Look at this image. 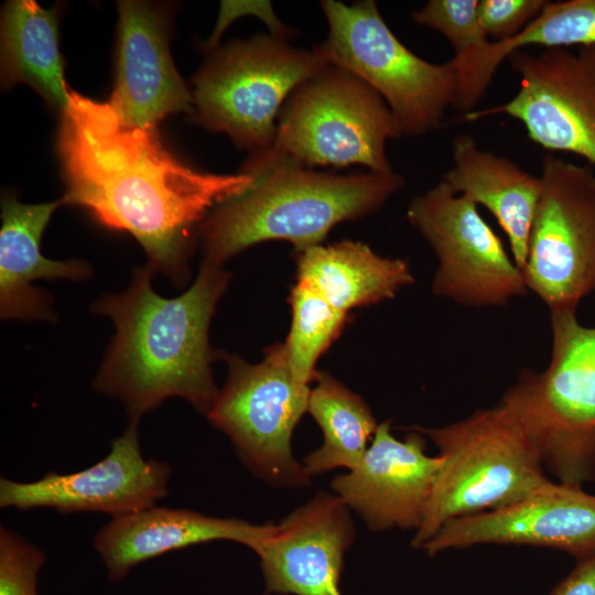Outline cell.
Listing matches in <instances>:
<instances>
[{
  "label": "cell",
  "instance_id": "13",
  "mask_svg": "<svg viewBox=\"0 0 595 595\" xmlns=\"http://www.w3.org/2000/svg\"><path fill=\"white\" fill-rule=\"evenodd\" d=\"M138 423L129 421L123 433L111 442L108 455L86 469L47 473L31 483L1 477V508L104 512L116 518L155 506L167 494L171 466L142 456Z\"/></svg>",
  "mask_w": 595,
  "mask_h": 595
},
{
  "label": "cell",
  "instance_id": "8",
  "mask_svg": "<svg viewBox=\"0 0 595 595\" xmlns=\"http://www.w3.org/2000/svg\"><path fill=\"white\" fill-rule=\"evenodd\" d=\"M400 137L383 98L354 74L328 65L291 93L269 150L310 169L358 164L389 173L386 145Z\"/></svg>",
  "mask_w": 595,
  "mask_h": 595
},
{
  "label": "cell",
  "instance_id": "6",
  "mask_svg": "<svg viewBox=\"0 0 595 595\" xmlns=\"http://www.w3.org/2000/svg\"><path fill=\"white\" fill-rule=\"evenodd\" d=\"M328 66L314 50L258 34L213 52L193 78V118L251 153L269 150L291 93Z\"/></svg>",
  "mask_w": 595,
  "mask_h": 595
},
{
  "label": "cell",
  "instance_id": "5",
  "mask_svg": "<svg viewBox=\"0 0 595 595\" xmlns=\"http://www.w3.org/2000/svg\"><path fill=\"white\" fill-rule=\"evenodd\" d=\"M552 351L543 371L523 369L500 399L559 483L595 482V327L576 310L550 311Z\"/></svg>",
  "mask_w": 595,
  "mask_h": 595
},
{
  "label": "cell",
  "instance_id": "10",
  "mask_svg": "<svg viewBox=\"0 0 595 595\" xmlns=\"http://www.w3.org/2000/svg\"><path fill=\"white\" fill-rule=\"evenodd\" d=\"M539 177L524 282L550 311L576 310L595 292V172L545 154Z\"/></svg>",
  "mask_w": 595,
  "mask_h": 595
},
{
  "label": "cell",
  "instance_id": "12",
  "mask_svg": "<svg viewBox=\"0 0 595 595\" xmlns=\"http://www.w3.org/2000/svg\"><path fill=\"white\" fill-rule=\"evenodd\" d=\"M569 48L512 53L507 61L519 76L516 95L502 105L467 112L464 120L508 115L543 149L595 165V45Z\"/></svg>",
  "mask_w": 595,
  "mask_h": 595
},
{
  "label": "cell",
  "instance_id": "14",
  "mask_svg": "<svg viewBox=\"0 0 595 595\" xmlns=\"http://www.w3.org/2000/svg\"><path fill=\"white\" fill-rule=\"evenodd\" d=\"M478 544L533 545L577 561L595 555V495L554 483L502 509L446 521L422 549L429 555Z\"/></svg>",
  "mask_w": 595,
  "mask_h": 595
},
{
  "label": "cell",
  "instance_id": "18",
  "mask_svg": "<svg viewBox=\"0 0 595 595\" xmlns=\"http://www.w3.org/2000/svg\"><path fill=\"white\" fill-rule=\"evenodd\" d=\"M274 529L273 523L259 526L237 518L152 506L112 518L95 536L94 547L109 578L120 582L143 561L209 541H236L257 553Z\"/></svg>",
  "mask_w": 595,
  "mask_h": 595
},
{
  "label": "cell",
  "instance_id": "25",
  "mask_svg": "<svg viewBox=\"0 0 595 595\" xmlns=\"http://www.w3.org/2000/svg\"><path fill=\"white\" fill-rule=\"evenodd\" d=\"M289 302L292 309L290 333L284 342L294 378L309 386L317 374L320 356L340 335L348 313L337 310L320 293L296 281Z\"/></svg>",
  "mask_w": 595,
  "mask_h": 595
},
{
  "label": "cell",
  "instance_id": "11",
  "mask_svg": "<svg viewBox=\"0 0 595 595\" xmlns=\"http://www.w3.org/2000/svg\"><path fill=\"white\" fill-rule=\"evenodd\" d=\"M477 207L441 180L411 199L407 218L437 257L435 295L470 307L504 306L528 288Z\"/></svg>",
  "mask_w": 595,
  "mask_h": 595
},
{
  "label": "cell",
  "instance_id": "23",
  "mask_svg": "<svg viewBox=\"0 0 595 595\" xmlns=\"http://www.w3.org/2000/svg\"><path fill=\"white\" fill-rule=\"evenodd\" d=\"M543 48L595 45V0L548 1L542 12L511 39L493 42L462 58H452L457 78L455 108L467 112L485 95L497 68L512 53L529 46Z\"/></svg>",
  "mask_w": 595,
  "mask_h": 595
},
{
  "label": "cell",
  "instance_id": "7",
  "mask_svg": "<svg viewBox=\"0 0 595 595\" xmlns=\"http://www.w3.org/2000/svg\"><path fill=\"white\" fill-rule=\"evenodd\" d=\"M326 40L315 46L328 65L347 71L374 88L390 108L402 137L439 129L457 98L451 61L430 63L393 34L372 0L345 4L324 0Z\"/></svg>",
  "mask_w": 595,
  "mask_h": 595
},
{
  "label": "cell",
  "instance_id": "26",
  "mask_svg": "<svg viewBox=\"0 0 595 595\" xmlns=\"http://www.w3.org/2000/svg\"><path fill=\"white\" fill-rule=\"evenodd\" d=\"M478 4L479 0H430L412 19L443 34L454 58H462L490 41L480 26Z\"/></svg>",
  "mask_w": 595,
  "mask_h": 595
},
{
  "label": "cell",
  "instance_id": "30",
  "mask_svg": "<svg viewBox=\"0 0 595 595\" xmlns=\"http://www.w3.org/2000/svg\"><path fill=\"white\" fill-rule=\"evenodd\" d=\"M594 294H595V292H594Z\"/></svg>",
  "mask_w": 595,
  "mask_h": 595
},
{
  "label": "cell",
  "instance_id": "29",
  "mask_svg": "<svg viewBox=\"0 0 595 595\" xmlns=\"http://www.w3.org/2000/svg\"><path fill=\"white\" fill-rule=\"evenodd\" d=\"M550 595H595V555L577 561Z\"/></svg>",
  "mask_w": 595,
  "mask_h": 595
},
{
  "label": "cell",
  "instance_id": "15",
  "mask_svg": "<svg viewBox=\"0 0 595 595\" xmlns=\"http://www.w3.org/2000/svg\"><path fill=\"white\" fill-rule=\"evenodd\" d=\"M409 430L400 441L390 421L378 424L358 465L331 484L371 530H418L424 521L443 458L426 455L424 435Z\"/></svg>",
  "mask_w": 595,
  "mask_h": 595
},
{
  "label": "cell",
  "instance_id": "28",
  "mask_svg": "<svg viewBox=\"0 0 595 595\" xmlns=\"http://www.w3.org/2000/svg\"><path fill=\"white\" fill-rule=\"evenodd\" d=\"M548 0H480L478 18L493 42L513 37L539 17Z\"/></svg>",
  "mask_w": 595,
  "mask_h": 595
},
{
  "label": "cell",
  "instance_id": "9",
  "mask_svg": "<svg viewBox=\"0 0 595 595\" xmlns=\"http://www.w3.org/2000/svg\"><path fill=\"white\" fill-rule=\"evenodd\" d=\"M226 358L228 377L208 420L261 478L279 485L306 484L309 476L292 455L291 437L307 411L311 389L294 378L284 343L272 345L255 365L237 356Z\"/></svg>",
  "mask_w": 595,
  "mask_h": 595
},
{
  "label": "cell",
  "instance_id": "3",
  "mask_svg": "<svg viewBox=\"0 0 595 595\" xmlns=\"http://www.w3.org/2000/svg\"><path fill=\"white\" fill-rule=\"evenodd\" d=\"M251 185L216 206L198 228L204 261L223 266L246 248L286 240L296 252L321 245L337 224L380 208L404 185L396 173L339 175L305 167L270 150L250 153Z\"/></svg>",
  "mask_w": 595,
  "mask_h": 595
},
{
  "label": "cell",
  "instance_id": "4",
  "mask_svg": "<svg viewBox=\"0 0 595 595\" xmlns=\"http://www.w3.org/2000/svg\"><path fill=\"white\" fill-rule=\"evenodd\" d=\"M411 428L430 437L443 458L414 548L453 518L509 507L552 482L522 426L500 402L445 426Z\"/></svg>",
  "mask_w": 595,
  "mask_h": 595
},
{
  "label": "cell",
  "instance_id": "20",
  "mask_svg": "<svg viewBox=\"0 0 595 595\" xmlns=\"http://www.w3.org/2000/svg\"><path fill=\"white\" fill-rule=\"evenodd\" d=\"M453 166L442 181L456 194L483 205L496 218L510 244L515 263L523 270L530 231L541 193L540 177L506 156L480 149L469 133L452 144Z\"/></svg>",
  "mask_w": 595,
  "mask_h": 595
},
{
  "label": "cell",
  "instance_id": "24",
  "mask_svg": "<svg viewBox=\"0 0 595 595\" xmlns=\"http://www.w3.org/2000/svg\"><path fill=\"white\" fill-rule=\"evenodd\" d=\"M307 412L323 432V444L303 459L306 475L358 465L378 428L367 403L331 375L317 371Z\"/></svg>",
  "mask_w": 595,
  "mask_h": 595
},
{
  "label": "cell",
  "instance_id": "1",
  "mask_svg": "<svg viewBox=\"0 0 595 595\" xmlns=\"http://www.w3.org/2000/svg\"><path fill=\"white\" fill-rule=\"evenodd\" d=\"M57 151L66 185L63 204L132 235L148 266L181 286L188 279L201 224L253 181L244 171L215 174L184 163L164 147L156 129L128 126L109 101L72 89L61 113Z\"/></svg>",
  "mask_w": 595,
  "mask_h": 595
},
{
  "label": "cell",
  "instance_id": "22",
  "mask_svg": "<svg viewBox=\"0 0 595 595\" xmlns=\"http://www.w3.org/2000/svg\"><path fill=\"white\" fill-rule=\"evenodd\" d=\"M26 84L61 113L71 89L60 52L58 10L33 0H12L1 13V84Z\"/></svg>",
  "mask_w": 595,
  "mask_h": 595
},
{
  "label": "cell",
  "instance_id": "17",
  "mask_svg": "<svg viewBox=\"0 0 595 595\" xmlns=\"http://www.w3.org/2000/svg\"><path fill=\"white\" fill-rule=\"evenodd\" d=\"M355 538L349 508L320 493L291 512L257 552L269 594L343 595L344 555Z\"/></svg>",
  "mask_w": 595,
  "mask_h": 595
},
{
  "label": "cell",
  "instance_id": "2",
  "mask_svg": "<svg viewBox=\"0 0 595 595\" xmlns=\"http://www.w3.org/2000/svg\"><path fill=\"white\" fill-rule=\"evenodd\" d=\"M153 273L148 264L134 269L125 292L93 304L91 311L110 317L116 327L94 387L120 400L129 421L139 422L172 397L207 414L218 393L208 329L230 275L204 261L193 284L167 299L153 290Z\"/></svg>",
  "mask_w": 595,
  "mask_h": 595
},
{
  "label": "cell",
  "instance_id": "19",
  "mask_svg": "<svg viewBox=\"0 0 595 595\" xmlns=\"http://www.w3.org/2000/svg\"><path fill=\"white\" fill-rule=\"evenodd\" d=\"M63 201L24 204L13 195L1 199L0 314L2 320H45L55 315L50 296L32 283L36 280L80 281L91 275L83 260H52L41 251L42 234Z\"/></svg>",
  "mask_w": 595,
  "mask_h": 595
},
{
  "label": "cell",
  "instance_id": "16",
  "mask_svg": "<svg viewBox=\"0 0 595 595\" xmlns=\"http://www.w3.org/2000/svg\"><path fill=\"white\" fill-rule=\"evenodd\" d=\"M116 82L109 104L128 126L156 129L165 117L193 112L194 99L169 48V14L145 1L118 2Z\"/></svg>",
  "mask_w": 595,
  "mask_h": 595
},
{
  "label": "cell",
  "instance_id": "27",
  "mask_svg": "<svg viewBox=\"0 0 595 595\" xmlns=\"http://www.w3.org/2000/svg\"><path fill=\"white\" fill-rule=\"evenodd\" d=\"M44 553L7 527L0 528V595H37Z\"/></svg>",
  "mask_w": 595,
  "mask_h": 595
},
{
  "label": "cell",
  "instance_id": "21",
  "mask_svg": "<svg viewBox=\"0 0 595 595\" xmlns=\"http://www.w3.org/2000/svg\"><path fill=\"white\" fill-rule=\"evenodd\" d=\"M296 281L348 313L394 298L414 278L404 259L383 258L364 242L344 240L298 252Z\"/></svg>",
  "mask_w": 595,
  "mask_h": 595
}]
</instances>
